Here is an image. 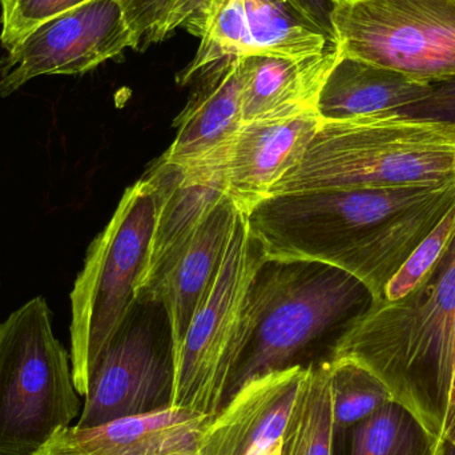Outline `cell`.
I'll return each instance as SVG.
<instances>
[{
	"label": "cell",
	"mask_w": 455,
	"mask_h": 455,
	"mask_svg": "<svg viewBox=\"0 0 455 455\" xmlns=\"http://www.w3.org/2000/svg\"><path fill=\"white\" fill-rule=\"evenodd\" d=\"M310 368L254 377L212 417L200 455H275Z\"/></svg>",
	"instance_id": "cell-13"
},
{
	"label": "cell",
	"mask_w": 455,
	"mask_h": 455,
	"mask_svg": "<svg viewBox=\"0 0 455 455\" xmlns=\"http://www.w3.org/2000/svg\"><path fill=\"white\" fill-rule=\"evenodd\" d=\"M144 179L154 188L156 213L148 259L136 299L151 301L157 286L197 230L226 199V175L215 171L186 170L160 157Z\"/></svg>",
	"instance_id": "cell-12"
},
{
	"label": "cell",
	"mask_w": 455,
	"mask_h": 455,
	"mask_svg": "<svg viewBox=\"0 0 455 455\" xmlns=\"http://www.w3.org/2000/svg\"><path fill=\"white\" fill-rule=\"evenodd\" d=\"M355 361L435 437L455 427V238L408 296L381 299L350 323L331 360Z\"/></svg>",
	"instance_id": "cell-1"
},
{
	"label": "cell",
	"mask_w": 455,
	"mask_h": 455,
	"mask_svg": "<svg viewBox=\"0 0 455 455\" xmlns=\"http://www.w3.org/2000/svg\"><path fill=\"white\" fill-rule=\"evenodd\" d=\"M441 455H455V427L449 433L448 437L443 438V449Z\"/></svg>",
	"instance_id": "cell-28"
},
{
	"label": "cell",
	"mask_w": 455,
	"mask_h": 455,
	"mask_svg": "<svg viewBox=\"0 0 455 455\" xmlns=\"http://www.w3.org/2000/svg\"><path fill=\"white\" fill-rule=\"evenodd\" d=\"M155 194L140 179L127 189L85 254L69 294V357L80 397L99 358L135 307L155 227Z\"/></svg>",
	"instance_id": "cell-4"
},
{
	"label": "cell",
	"mask_w": 455,
	"mask_h": 455,
	"mask_svg": "<svg viewBox=\"0 0 455 455\" xmlns=\"http://www.w3.org/2000/svg\"><path fill=\"white\" fill-rule=\"evenodd\" d=\"M331 2H333V4H339V3H352L357 2V0H331Z\"/></svg>",
	"instance_id": "cell-29"
},
{
	"label": "cell",
	"mask_w": 455,
	"mask_h": 455,
	"mask_svg": "<svg viewBox=\"0 0 455 455\" xmlns=\"http://www.w3.org/2000/svg\"><path fill=\"white\" fill-rule=\"evenodd\" d=\"M398 114L455 125V76L435 83L432 92Z\"/></svg>",
	"instance_id": "cell-26"
},
{
	"label": "cell",
	"mask_w": 455,
	"mask_h": 455,
	"mask_svg": "<svg viewBox=\"0 0 455 455\" xmlns=\"http://www.w3.org/2000/svg\"><path fill=\"white\" fill-rule=\"evenodd\" d=\"M453 183L275 195L245 216L246 224L267 259L329 262Z\"/></svg>",
	"instance_id": "cell-6"
},
{
	"label": "cell",
	"mask_w": 455,
	"mask_h": 455,
	"mask_svg": "<svg viewBox=\"0 0 455 455\" xmlns=\"http://www.w3.org/2000/svg\"><path fill=\"white\" fill-rule=\"evenodd\" d=\"M197 77L202 84L175 120L178 135L162 157L186 170L224 172L243 125L237 58L211 64Z\"/></svg>",
	"instance_id": "cell-14"
},
{
	"label": "cell",
	"mask_w": 455,
	"mask_h": 455,
	"mask_svg": "<svg viewBox=\"0 0 455 455\" xmlns=\"http://www.w3.org/2000/svg\"><path fill=\"white\" fill-rule=\"evenodd\" d=\"M175 355L164 307L138 299L99 358L74 427L162 411L172 403Z\"/></svg>",
	"instance_id": "cell-9"
},
{
	"label": "cell",
	"mask_w": 455,
	"mask_h": 455,
	"mask_svg": "<svg viewBox=\"0 0 455 455\" xmlns=\"http://www.w3.org/2000/svg\"><path fill=\"white\" fill-rule=\"evenodd\" d=\"M342 56L427 83L455 76V0H357L328 16Z\"/></svg>",
	"instance_id": "cell-8"
},
{
	"label": "cell",
	"mask_w": 455,
	"mask_h": 455,
	"mask_svg": "<svg viewBox=\"0 0 455 455\" xmlns=\"http://www.w3.org/2000/svg\"><path fill=\"white\" fill-rule=\"evenodd\" d=\"M339 47L304 59L237 58L243 124L318 114L321 91L339 61Z\"/></svg>",
	"instance_id": "cell-16"
},
{
	"label": "cell",
	"mask_w": 455,
	"mask_h": 455,
	"mask_svg": "<svg viewBox=\"0 0 455 455\" xmlns=\"http://www.w3.org/2000/svg\"><path fill=\"white\" fill-rule=\"evenodd\" d=\"M320 116L302 115L272 123L243 124L224 168L227 196L248 216L293 170L315 135Z\"/></svg>",
	"instance_id": "cell-15"
},
{
	"label": "cell",
	"mask_w": 455,
	"mask_h": 455,
	"mask_svg": "<svg viewBox=\"0 0 455 455\" xmlns=\"http://www.w3.org/2000/svg\"><path fill=\"white\" fill-rule=\"evenodd\" d=\"M196 37L199 48L179 75L180 84L227 58L304 59L337 47L331 24L305 0H219Z\"/></svg>",
	"instance_id": "cell-10"
},
{
	"label": "cell",
	"mask_w": 455,
	"mask_h": 455,
	"mask_svg": "<svg viewBox=\"0 0 455 455\" xmlns=\"http://www.w3.org/2000/svg\"><path fill=\"white\" fill-rule=\"evenodd\" d=\"M455 181V125L401 114L321 120L301 162L270 196Z\"/></svg>",
	"instance_id": "cell-3"
},
{
	"label": "cell",
	"mask_w": 455,
	"mask_h": 455,
	"mask_svg": "<svg viewBox=\"0 0 455 455\" xmlns=\"http://www.w3.org/2000/svg\"><path fill=\"white\" fill-rule=\"evenodd\" d=\"M455 238V203L437 227L422 240L403 265L400 272L387 283L384 299L395 301L419 288L445 256Z\"/></svg>",
	"instance_id": "cell-24"
},
{
	"label": "cell",
	"mask_w": 455,
	"mask_h": 455,
	"mask_svg": "<svg viewBox=\"0 0 455 455\" xmlns=\"http://www.w3.org/2000/svg\"><path fill=\"white\" fill-rule=\"evenodd\" d=\"M87 2L90 0H0V43L11 50L40 24Z\"/></svg>",
	"instance_id": "cell-25"
},
{
	"label": "cell",
	"mask_w": 455,
	"mask_h": 455,
	"mask_svg": "<svg viewBox=\"0 0 455 455\" xmlns=\"http://www.w3.org/2000/svg\"><path fill=\"white\" fill-rule=\"evenodd\" d=\"M132 48L120 0H90L37 26L7 51L0 67V96L29 80L80 75Z\"/></svg>",
	"instance_id": "cell-11"
},
{
	"label": "cell",
	"mask_w": 455,
	"mask_h": 455,
	"mask_svg": "<svg viewBox=\"0 0 455 455\" xmlns=\"http://www.w3.org/2000/svg\"><path fill=\"white\" fill-rule=\"evenodd\" d=\"M69 352L44 297L0 323V455H34L80 416Z\"/></svg>",
	"instance_id": "cell-5"
},
{
	"label": "cell",
	"mask_w": 455,
	"mask_h": 455,
	"mask_svg": "<svg viewBox=\"0 0 455 455\" xmlns=\"http://www.w3.org/2000/svg\"><path fill=\"white\" fill-rule=\"evenodd\" d=\"M240 215L227 196L197 230L152 296L151 301L164 307L175 357L195 313L218 275Z\"/></svg>",
	"instance_id": "cell-18"
},
{
	"label": "cell",
	"mask_w": 455,
	"mask_h": 455,
	"mask_svg": "<svg viewBox=\"0 0 455 455\" xmlns=\"http://www.w3.org/2000/svg\"><path fill=\"white\" fill-rule=\"evenodd\" d=\"M443 440L397 401L334 435V455H441Z\"/></svg>",
	"instance_id": "cell-20"
},
{
	"label": "cell",
	"mask_w": 455,
	"mask_h": 455,
	"mask_svg": "<svg viewBox=\"0 0 455 455\" xmlns=\"http://www.w3.org/2000/svg\"><path fill=\"white\" fill-rule=\"evenodd\" d=\"M212 417L168 406L95 427H69L53 435L68 455H200Z\"/></svg>",
	"instance_id": "cell-17"
},
{
	"label": "cell",
	"mask_w": 455,
	"mask_h": 455,
	"mask_svg": "<svg viewBox=\"0 0 455 455\" xmlns=\"http://www.w3.org/2000/svg\"><path fill=\"white\" fill-rule=\"evenodd\" d=\"M219 0H120L132 32L133 50L164 42L178 29L196 36Z\"/></svg>",
	"instance_id": "cell-22"
},
{
	"label": "cell",
	"mask_w": 455,
	"mask_h": 455,
	"mask_svg": "<svg viewBox=\"0 0 455 455\" xmlns=\"http://www.w3.org/2000/svg\"><path fill=\"white\" fill-rule=\"evenodd\" d=\"M373 302L368 288L341 267L265 259L251 288V334L226 403L254 377L331 361L342 334Z\"/></svg>",
	"instance_id": "cell-2"
},
{
	"label": "cell",
	"mask_w": 455,
	"mask_h": 455,
	"mask_svg": "<svg viewBox=\"0 0 455 455\" xmlns=\"http://www.w3.org/2000/svg\"><path fill=\"white\" fill-rule=\"evenodd\" d=\"M34 455H68L63 448L56 443L55 440H51L47 445L43 446L37 453Z\"/></svg>",
	"instance_id": "cell-27"
},
{
	"label": "cell",
	"mask_w": 455,
	"mask_h": 455,
	"mask_svg": "<svg viewBox=\"0 0 455 455\" xmlns=\"http://www.w3.org/2000/svg\"><path fill=\"white\" fill-rule=\"evenodd\" d=\"M265 257L240 215L212 285L175 357L171 406L213 417L226 403L251 329V293Z\"/></svg>",
	"instance_id": "cell-7"
},
{
	"label": "cell",
	"mask_w": 455,
	"mask_h": 455,
	"mask_svg": "<svg viewBox=\"0 0 455 455\" xmlns=\"http://www.w3.org/2000/svg\"><path fill=\"white\" fill-rule=\"evenodd\" d=\"M331 363L334 435H341L395 401L387 385L355 361L336 358Z\"/></svg>",
	"instance_id": "cell-23"
},
{
	"label": "cell",
	"mask_w": 455,
	"mask_h": 455,
	"mask_svg": "<svg viewBox=\"0 0 455 455\" xmlns=\"http://www.w3.org/2000/svg\"><path fill=\"white\" fill-rule=\"evenodd\" d=\"M275 455H334L329 361L310 366L307 384Z\"/></svg>",
	"instance_id": "cell-21"
},
{
	"label": "cell",
	"mask_w": 455,
	"mask_h": 455,
	"mask_svg": "<svg viewBox=\"0 0 455 455\" xmlns=\"http://www.w3.org/2000/svg\"><path fill=\"white\" fill-rule=\"evenodd\" d=\"M435 83L352 56H339L318 99L321 120L398 114L432 92Z\"/></svg>",
	"instance_id": "cell-19"
}]
</instances>
